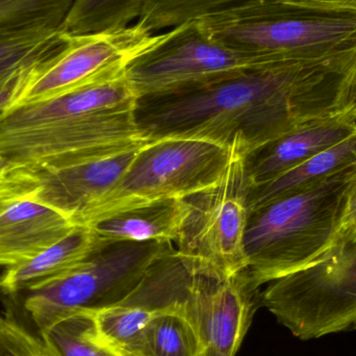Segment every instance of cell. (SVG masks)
Here are the masks:
<instances>
[{
    "instance_id": "obj_1",
    "label": "cell",
    "mask_w": 356,
    "mask_h": 356,
    "mask_svg": "<svg viewBox=\"0 0 356 356\" xmlns=\"http://www.w3.org/2000/svg\"><path fill=\"white\" fill-rule=\"evenodd\" d=\"M356 50L315 60L269 65L188 93L138 100L147 142L188 138L246 158L314 119L342 112Z\"/></svg>"
},
{
    "instance_id": "obj_2",
    "label": "cell",
    "mask_w": 356,
    "mask_h": 356,
    "mask_svg": "<svg viewBox=\"0 0 356 356\" xmlns=\"http://www.w3.org/2000/svg\"><path fill=\"white\" fill-rule=\"evenodd\" d=\"M138 98L127 76L0 114V156L23 168L56 169L140 149Z\"/></svg>"
},
{
    "instance_id": "obj_3",
    "label": "cell",
    "mask_w": 356,
    "mask_h": 356,
    "mask_svg": "<svg viewBox=\"0 0 356 356\" xmlns=\"http://www.w3.org/2000/svg\"><path fill=\"white\" fill-rule=\"evenodd\" d=\"M356 164L249 211L245 273L257 289L311 264L339 236Z\"/></svg>"
},
{
    "instance_id": "obj_4",
    "label": "cell",
    "mask_w": 356,
    "mask_h": 356,
    "mask_svg": "<svg viewBox=\"0 0 356 356\" xmlns=\"http://www.w3.org/2000/svg\"><path fill=\"white\" fill-rule=\"evenodd\" d=\"M198 20L216 41L272 62L324 60L356 50L355 13L252 0Z\"/></svg>"
},
{
    "instance_id": "obj_5",
    "label": "cell",
    "mask_w": 356,
    "mask_h": 356,
    "mask_svg": "<svg viewBox=\"0 0 356 356\" xmlns=\"http://www.w3.org/2000/svg\"><path fill=\"white\" fill-rule=\"evenodd\" d=\"M267 284L259 305L296 338L356 330V238L338 236L315 261Z\"/></svg>"
},
{
    "instance_id": "obj_6",
    "label": "cell",
    "mask_w": 356,
    "mask_h": 356,
    "mask_svg": "<svg viewBox=\"0 0 356 356\" xmlns=\"http://www.w3.org/2000/svg\"><path fill=\"white\" fill-rule=\"evenodd\" d=\"M175 249L170 242H123L104 245L85 263L20 298L38 334L62 318L100 311L124 300L152 266Z\"/></svg>"
},
{
    "instance_id": "obj_7",
    "label": "cell",
    "mask_w": 356,
    "mask_h": 356,
    "mask_svg": "<svg viewBox=\"0 0 356 356\" xmlns=\"http://www.w3.org/2000/svg\"><path fill=\"white\" fill-rule=\"evenodd\" d=\"M213 40L198 19L154 35L127 65L125 76L138 100L188 93L275 64Z\"/></svg>"
},
{
    "instance_id": "obj_8",
    "label": "cell",
    "mask_w": 356,
    "mask_h": 356,
    "mask_svg": "<svg viewBox=\"0 0 356 356\" xmlns=\"http://www.w3.org/2000/svg\"><path fill=\"white\" fill-rule=\"evenodd\" d=\"M234 152L211 142L167 138L138 150L124 177L79 226L166 199H186L215 186Z\"/></svg>"
},
{
    "instance_id": "obj_9",
    "label": "cell",
    "mask_w": 356,
    "mask_h": 356,
    "mask_svg": "<svg viewBox=\"0 0 356 356\" xmlns=\"http://www.w3.org/2000/svg\"><path fill=\"white\" fill-rule=\"evenodd\" d=\"M251 186L244 156L236 154L215 186L186 198L188 217L175 247L191 273L229 277L246 270Z\"/></svg>"
},
{
    "instance_id": "obj_10",
    "label": "cell",
    "mask_w": 356,
    "mask_h": 356,
    "mask_svg": "<svg viewBox=\"0 0 356 356\" xmlns=\"http://www.w3.org/2000/svg\"><path fill=\"white\" fill-rule=\"evenodd\" d=\"M154 35L138 22L119 31L69 35L64 48L37 67L15 91L6 110L123 76L127 65Z\"/></svg>"
},
{
    "instance_id": "obj_11",
    "label": "cell",
    "mask_w": 356,
    "mask_h": 356,
    "mask_svg": "<svg viewBox=\"0 0 356 356\" xmlns=\"http://www.w3.org/2000/svg\"><path fill=\"white\" fill-rule=\"evenodd\" d=\"M244 271L229 277L192 274L175 301L196 328L203 356H236L259 303Z\"/></svg>"
},
{
    "instance_id": "obj_12",
    "label": "cell",
    "mask_w": 356,
    "mask_h": 356,
    "mask_svg": "<svg viewBox=\"0 0 356 356\" xmlns=\"http://www.w3.org/2000/svg\"><path fill=\"white\" fill-rule=\"evenodd\" d=\"M138 150L64 168L31 170L19 166V177L31 198L79 226L120 182Z\"/></svg>"
},
{
    "instance_id": "obj_13",
    "label": "cell",
    "mask_w": 356,
    "mask_h": 356,
    "mask_svg": "<svg viewBox=\"0 0 356 356\" xmlns=\"http://www.w3.org/2000/svg\"><path fill=\"white\" fill-rule=\"evenodd\" d=\"M74 227L62 213L25 193L17 167L0 180V267L25 263Z\"/></svg>"
},
{
    "instance_id": "obj_14",
    "label": "cell",
    "mask_w": 356,
    "mask_h": 356,
    "mask_svg": "<svg viewBox=\"0 0 356 356\" xmlns=\"http://www.w3.org/2000/svg\"><path fill=\"white\" fill-rule=\"evenodd\" d=\"M356 134V115L336 113L307 121L244 158L251 186L275 179Z\"/></svg>"
},
{
    "instance_id": "obj_15",
    "label": "cell",
    "mask_w": 356,
    "mask_h": 356,
    "mask_svg": "<svg viewBox=\"0 0 356 356\" xmlns=\"http://www.w3.org/2000/svg\"><path fill=\"white\" fill-rule=\"evenodd\" d=\"M104 244L94 230L75 226L70 234L25 263L6 268L0 275V293L14 297L79 267Z\"/></svg>"
},
{
    "instance_id": "obj_16",
    "label": "cell",
    "mask_w": 356,
    "mask_h": 356,
    "mask_svg": "<svg viewBox=\"0 0 356 356\" xmlns=\"http://www.w3.org/2000/svg\"><path fill=\"white\" fill-rule=\"evenodd\" d=\"M60 27L0 29V114L23 81L68 42Z\"/></svg>"
},
{
    "instance_id": "obj_17",
    "label": "cell",
    "mask_w": 356,
    "mask_h": 356,
    "mask_svg": "<svg viewBox=\"0 0 356 356\" xmlns=\"http://www.w3.org/2000/svg\"><path fill=\"white\" fill-rule=\"evenodd\" d=\"M186 199H166L115 213L90 226L102 244L177 242L188 217Z\"/></svg>"
},
{
    "instance_id": "obj_18",
    "label": "cell",
    "mask_w": 356,
    "mask_h": 356,
    "mask_svg": "<svg viewBox=\"0 0 356 356\" xmlns=\"http://www.w3.org/2000/svg\"><path fill=\"white\" fill-rule=\"evenodd\" d=\"M355 164L356 134L275 179L261 186H251L248 197L249 211L282 195L327 179Z\"/></svg>"
},
{
    "instance_id": "obj_19",
    "label": "cell",
    "mask_w": 356,
    "mask_h": 356,
    "mask_svg": "<svg viewBox=\"0 0 356 356\" xmlns=\"http://www.w3.org/2000/svg\"><path fill=\"white\" fill-rule=\"evenodd\" d=\"M131 356H203L200 337L177 307L156 309Z\"/></svg>"
},
{
    "instance_id": "obj_20",
    "label": "cell",
    "mask_w": 356,
    "mask_h": 356,
    "mask_svg": "<svg viewBox=\"0 0 356 356\" xmlns=\"http://www.w3.org/2000/svg\"><path fill=\"white\" fill-rule=\"evenodd\" d=\"M144 0H74L60 31L67 35L119 31L139 19Z\"/></svg>"
},
{
    "instance_id": "obj_21",
    "label": "cell",
    "mask_w": 356,
    "mask_h": 356,
    "mask_svg": "<svg viewBox=\"0 0 356 356\" xmlns=\"http://www.w3.org/2000/svg\"><path fill=\"white\" fill-rule=\"evenodd\" d=\"M39 336L51 356H122L102 340L90 312L62 318Z\"/></svg>"
},
{
    "instance_id": "obj_22",
    "label": "cell",
    "mask_w": 356,
    "mask_h": 356,
    "mask_svg": "<svg viewBox=\"0 0 356 356\" xmlns=\"http://www.w3.org/2000/svg\"><path fill=\"white\" fill-rule=\"evenodd\" d=\"M154 313L127 297L118 305L94 312L92 315L102 340L119 355L131 356L142 330Z\"/></svg>"
},
{
    "instance_id": "obj_23",
    "label": "cell",
    "mask_w": 356,
    "mask_h": 356,
    "mask_svg": "<svg viewBox=\"0 0 356 356\" xmlns=\"http://www.w3.org/2000/svg\"><path fill=\"white\" fill-rule=\"evenodd\" d=\"M74 0H0V29L60 27Z\"/></svg>"
},
{
    "instance_id": "obj_24",
    "label": "cell",
    "mask_w": 356,
    "mask_h": 356,
    "mask_svg": "<svg viewBox=\"0 0 356 356\" xmlns=\"http://www.w3.org/2000/svg\"><path fill=\"white\" fill-rule=\"evenodd\" d=\"M0 356H51L39 334L10 317L0 316Z\"/></svg>"
},
{
    "instance_id": "obj_25",
    "label": "cell",
    "mask_w": 356,
    "mask_h": 356,
    "mask_svg": "<svg viewBox=\"0 0 356 356\" xmlns=\"http://www.w3.org/2000/svg\"><path fill=\"white\" fill-rule=\"evenodd\" d=\"M339 236L356 238V175L347 191L344 215Z\"/></svg>"
},
{
    "instance_id": "obj_26",
    "label": "cell",
    "mask_w": 356,
    "mask_h": 356,
    "mask_svg": "<svg viewBox=\"0 0 356 356\" xmlns=\"http://www.w3.org/2000/svg\"><path fill=\"white\" fill-rule=\"evenodd\" d=\"M299 6H311L322 10H341L356 14V0H284Z\"/></svg>"
},
{
    "instance_id": "obj_27",
    "label": "cell",
    "mask_w": 356,
    "mask_h": 356,
    "mask_svg": "<svg viewBox=\"0 0 356 356\" xmlns=\"http://www.w3.org/2000/svg\"><path fill=\"white\" fill-rule=\"evenodd\" d=\"M342 110L347 112L356 113V68L353 74L351 75L350 81L345 91L343 98Z\"/></svg>"
},
{
    "instance_id": "obj_28",
    "label": "cell",
    "mask_w": 356,
    "mask_h": 356,
    "mask_svg": "<svg viewBox=\"0 0 356 356\" xmlns=\"http://www.w3.org/2000/svg\"><path fill=\"white\" fill-rule=\"evenodd\" d=\"M16 167L17 165L13 164L8 159L0 156V180H1L2 178L8 177Z\"/></svg>"
},
{
    "instance_id": "obj_29",
    "label": "cell",
    "mask_w": 356,
    "mask_h": 356,
    "mask_svg": "<svg viewBox=\"0 0 356 356\" xmlns=\"http://www.w3.org/2000/svg\"><path fill=\"white\" fill-rule=\"evenodd\" d=\"M355 115H356V113H355Z\"/></svg>"
}]
</instances>
